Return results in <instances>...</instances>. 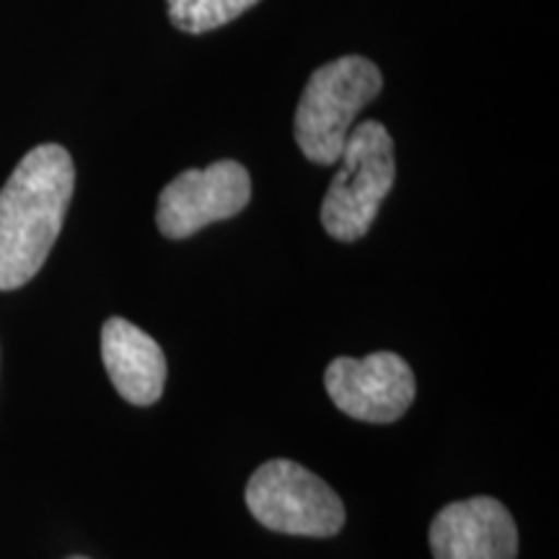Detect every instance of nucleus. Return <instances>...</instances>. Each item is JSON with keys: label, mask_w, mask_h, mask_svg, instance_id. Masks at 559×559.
Returning <instances> with one entry per match:
<instances>
[{"label": "nucleus", "mask_w": 559, "mask_h": 559, "mask_svg": "<svg viewBox=\"0 0 559 559\" xmlns=\"http://www.w3.org/2000/svg\"><path fill=\"white\" fill-rule=\"evenodd\" d=\"M102 358L122 400L138 407H151L160 400L166 383L164 349L128 319L111 317L104 324Z\"/></svg>", "instance_id": "nucleus-8"}, {"label": "nucleus", "mask_w": 559, "mask_h": 559, "mask_svg": "<svg viewBox=\"0 0 559 559\" xmlns=\"http://www.w3.org/2000/svg\"><path fill=\"white\" fill-rule=\"evenodd\" d=\"M75 166L62 145L26 153L0 190V290L26 285L47 262L66 221Z\"/></svg>", "instance_id": "nucleus-1"}, {"label": "nucleus", "mask_w": 559, "mask_h": 559, "mask_svg": "<svg viewBox=\"0 0 559 559\" xmlns=\"http://www.w3.org/2000/svg\"><path fill=\"white\" fill-rule=\"evenodd\" d=\"M430 549L436 559H515L519 528L500 500H459L432 519Z\"/></svg>", "instance_id": "nucleus-7"}, {"label": "nucleus", "mask_w": 559, "mask_h": 559, "mask_svg": "<svg viewBox=\"0 0 559 559\" xmlns=\"http://www.w3.org/2000/svg\"><path fill=\"white\" fill-rule=\"evenodd\" d=\"M247 506L264 528L288 536L340 534L345 506L324 479L288 459H275L251 474Z\"/></svg>", "instance_id": "nucleus-4"}, {"label": "nucleus", "mask_w": 559, "mask_h": 559, "mask_svg": "<svg viewBox=\"0 0 559 559\" xmlns=\"http://www.w3.org/2000/svg\"><path fill=\"white\" fill-rule=\"evenodd\" d=\"M324 386L342 415L376 425L404 417L417 394L409 362L386 349L366 358L332 360L324 373Z\"/></svg>", "instance_id": "nucleus-6"}, {"label": "nucleus", "mask_w": 559, "mask_h": 559, "mask_svg": "<svg viewBox=\"0 0 559 559\" xmlns=\"http://www.w3.org/2000/svg\"><path fill=\"white\" fill-rule=\"evenodd\" d=\"M337 164L340 171L321 202V226L332 239L349 243L368 234L394 187V140L376 120L355 124Z\"/></svg>", "instance_id": "nucleus-3"}, {"label": "nucleus", "mask_w": 559, "mask_h": 559, "mask_svg": "<svg viewBox=\"0 0 559 559\" xmlns=\"http://www.w3.org/2000/svg\"><path fill=\"white\" fill-rule=\"evenodd\" d=\"M251 200V177L239 160H215L207 169H187L164 187L156 226L166 239H187L210 223L239 215Z\"/></svg>", "instance_id": "nucleus-5"}, {"label": "nucleus", "mask_w": 559, "mask_h": 559, "mask_svg": "<svg viewBox=\"0 0 559 559\" xmlns=\"http://www.w3.org/2000/svg\"><path fill=\"white\" fill-rule=\"evenodd\" d=\"M70 559H88V557H70Z\"/></svg>", "instance_id": "nucleus-10"}, {"label": "nucleus", "mask_w": 559, "mask_h": 559, "mask_svg": "<svg viewBox=\"0 0 559 559\" xmlns=\"http://www.w3.org/2000/svg\"><path fill=\"white\" fill-rule=\"evenodd\" d=\"M260 0H166L169 19L179 32L205 34L239 19Z\"/></svg>", "instance_id": "nucleus-9"}, {"label": "nucleus", "mask_w": 559, "mask_h": 559, "mask_svg": "<svg viewBox=\"0 0 559 559\" xmlns=\"http://www.w3.org/2000/svg\"><path fill=\"white\" fill-rule=\"evenodd\" d=\"M381 70L360 55H345L313 70L296 109V143L319 166L337 164L355 117L381 94Z\"/></svg>", "instance_id": "nucleus-2"}]
</instances>
